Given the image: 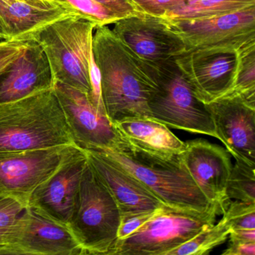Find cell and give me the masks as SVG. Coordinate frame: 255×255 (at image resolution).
I'll list each match as a JSON object with an SVG mask.
<instances>
[{"label": "cell", "instance_id": "cell-16", "mask_svg": "<svg viewBox=\"0 0 255 255\" xmlns=\"http://www.w3.org/2000/svg\"><path fill=\"white\" fill-rule=\"evenodd\" d=\"M181 158L204 196L211 204H219L225 210L230 203L226 190L233 166L231 153L199 138L186 142Z\"/></svg>", "mask_w": 255, "mask_h": 255}, {"label": "cell", "instance_id": "cell-20", "mask_svg": "<svg viewBox=\"0 0 255 255\" xmlns=\"http://www.w3.org/2000/svg\"><path fill=\"white\" fill-rule=\"evenodd\" d=\"M113 125L129 142L159 156H177L186 148V143L176 136L168 127L150 119H125Z\"/></svg>", "mask_w": 255, "mask_h": 255}, {"label": "cell", "instance_id": "cell-28", "mask_svg": "<svg viewBox=\"0 0 255 255\" xmlns=\"http://www.w3.org/2000/svg\"><path fill=\"white\" fill-rule=\"evenodd\" d=\"M159 208L149 210V211L122 216L120 226L118 231L117 240H125L129 236L135 234L141 227L144 226L151 218L154 216Z\"/></svg>", "mask_w": 255, "mask_h": 255}, {"label": "cell", "instance_id": "cell-4", "mask_svg": "<svg viewBox=\"0 0 255 255\" xmlns=\"http://www.w3.org/2000/svg\"><path fill=\"white\" fill-rule=\"evenodd\" d=\"M96 26L70 14L41 29L34 37L50 63L55 83H63L89 95L92 39Z\"/></svg>", "mask_w": 255, "mask_h": 255}, {"label": "cell", "instance_id": "cell-17", "mask_svg": "<svg viewBox=\"0 0 255 255\" xmlns=\"http://www.w3.org/2000/svg\"><path fill=\"white\" fill-rule=\"evenodd\" d=\"M55 82L42 47L31 40L23 53L0 74V104L53 89Z\"/></svg>", "mask_w": 255, "mask_h": 255}, {"label": "cell", "instance_id": "cell-12", "mask_svg": "<svg viewBox=\"0 0 255 255\" xmlns=\"http://www.w3.org/2000/svg\"><path fill=\"white\" fill-rule=\"evenodd\" d=\"M238 50H189L175 58V62L197 98L208 104L232 92Z\"/></svg>", "mask_w": 255, "mask_h": 255}, {"label": "cell", "instance_id": "cell-7", "mask_svg": "<svg viewBox=\"0 0 255 255\" xmlns=\"http://www.w3.org/2000/svg\"><path fill=\"white\" fill-rule=\"evenodd\" d=\"M225 210L219 205L204 213L163 206L135 234L117 240L109 255H167L214 225Z\"/></svg>", "mask_w": 255, "mask_h": 255}, {"label": "cell", "instance_id": "cell-14", "mask_svg": "<svg viewBox=\"0 0 255 255\" xmlns=\"http://www.w3.org/2000/svg\"><path fill=\"white\" fill-rule=\"evenodd\" d=\"M87 162L86 151L77 146L56 172L34 191L27 207L55 222L68 225Z\"/></svg>", "mask_w": 255, "mask_h": 255}, {"label": "cell", "instance_id": "cell-19", "mask_svg": "<svg viewBox=\"0 0 255 255\" xmlns=\"http://www.w3.org/2000/svg\"><path fill=\"white\" fill-rule=\"evenodd\" d=\"M70 14L52 0H0V18L8 40H33L41 29Z\"/></svg>", "mask_w": 255, "mask_h": 255}, {"label": "cell", "instance_id": "cell-1", "mask_svg": "<svg viewBox=\"0 0 255 255\" xmlns=\"http://www.w3.org/2000/svg\"><path fill=\"white\" fill-rule=\"evenodd\" d=\"M92 50L109 120L114 125L125 119H148L147 103L156 86L150 64L137 57L107 26L96 28Z\"/></svg>", "mask_w": 255, "mask_h": 255}, {"label": "cell", "instance_id": "cell-22", "mask_svg": "<svg viewBox=\"0 0 255 255\" xmlns=\"http://www.w3.org/2000/svg\"><path fill=\"white\" fill-rule=\"evenodd\" d=\"M231 228L226 219L200 231L190 240L168 252L167 255H207L213 249L225 243L229 237Z\"/></svg>", "mask_w": 255, "mask_h": 255}, {"label": "cell", "instance_id": "cell-27", "mask_svg": "<svg viewBox=\"0 0 255 255\" xmlns=\"http://www.w3.org/2000/svg\"><path fill=\"white\" fill-rule=\"evenodd\" d=\"M26 206L14 198L0 197V244Z\"/></svg>", "mask_w": 255, "mask_h": 255}, {"label": "cell", "instance_id": "cell-2", "mask_svg": "<svg viewBox=\"0 0 255 255\" xmlns=\"http://www.w3.org/2000/svg\"><path fill=\"white\" fill-rule=\"evenodd\" d=\"M92 150L104 153L132 174L167 207L204 213L219 205L211 204L200 190L181 154L159 156L134 145L123 135L113 148Z\"/></svg>", "mask_w": 255, "mask_h": 255}, {"label": "cell", "instance_id": "cell-6", "mask_svg": "<svg viewBox=\"0 0 255 255\" xmlns=\"http://www.w3.org/2000/svg\"><path fill=\"white\" fill-rule=\"evenodd\" d=\"M121 219L119 206L88 162L68 224L85 255H109L117 241Z\"/></svg>", "mask_w": 255, "mask_h": 255}, {"label": "cell", "instance_id": "cell-21", "mask_svg": "<svg viewBox=\"0 0 255 255\" xmlns=\"http://www.w3.org/2000/svg\"><path fill=\"white\" fill-rule=\"evenodd\" d=\"M255 6V0H184L167 11L166 21L204 20Z\"/></svg>", "mask_w": 255, "mask_h": 255}, {"label": "cell", "instance_id": "cell-13", "mask_svg": "<svg viewBox=\"0 0 255 255\" xmlns=\"http://www.w3.org/2000/svg\"><path fill=\"white\" fill-rule=\"evenodd\" d=\"M113 31L137 57L148 63L171 60L187 51L180 35L161 17L145 14L125 17L114 23Z\"/></svg>", "mask_w": 255, "mask_h": 255}, {"label": "cell", "instance_id": "cell-33", "mask_svg": "<svg viewBox=\"0 0 255 255\" xmlns=\"http://www.w3.org/2000/svg\"><path fill=\"white\" fill-rule=\"evenodd\" d=\"M229 237L231 242L255 243V229L231 230Z\"/></svg>", "mask_w": 255, "mask_h": 255}, {"label": "cell", "instance_id": "cell-15", "mask_svg": "<svg viewBox=\"0 0 255 255\" xmlns=\"http://www.w3.org/2000/svg\"><path fill=\"white\" fill-rule=\"evenodd\" d=\"M220 140L235 159L255 166V106L237 95L207 104Z\"/></svg>", "mask_w": 255, "mask_h": 255}, {"label": "cell", "instance_id": "cell-29", "mask_svg": "<svg viewBox=\"0 0 255 255\" xmlns=\"http://www.w3.org/2000/svg\"><path fill=\"white\" fill-rule=\"evenodd\" d=\"M141 14L162 17L168 10L184 0H130Z\"/></svg>", "mask_w": 255, "mask_h": 255}, {"label": "cell", "instance_id": "cell-23", "mask_svg": "<svg viewBox=\"0 0 255 255\" xmlns=\"http://www.w3.org/2000/svg\"><path fill=\"white\" fill-rule=\"evenodd\" d=\"M230 94L238 95L255 106V42L237 51L235 83Z\"/></svg>", "mask_w": 255, "mask_h": 255}, {"label": "cell", "instance_id": "cell-26", "mask_svg": "<svg viewBox=\"0 0 255 255\" xmlns=\"http://www.w3.org/2000/svg\"><path fill=\"white\" fill-rule=\"evenodd\" d=\"M222 215L231 230L255 229V203L230 202Z\"/></svg>", "mask_w": 255, "mask_h": 255}, {"label": "cell", "instance_id": "cell-10", "mask_svg": "<svg viewBox=\"0 0 255 255\" xmlns=\"http://www.w3.org/2000/svg\"><path fill=\"white\" fill-rule=\"evenodd\" d=\"M168 22L184 41L187 51L238 50L255 42V6L213 18Z\"/></svg>", "mask_w": 255, "mask_h": 255}, {"label": "cell", "instance_id": "cell-5", "mask_svg": "<svg viewBox=\"0 0 255 255\" xmlns=\"http://www.w3.org/2000/svg\"><path fill=\"white\" fill-rule=\"evenodd\" d=\"M149 64L156 86L147 103L148 119L168 128L218 138L207 104L197 98L175 59Z\"/></svg>", "mask_w": 255, "mask_h": 255}, {"label": "cell", "instance_id": "cell-34", "mask_svg": "<svg viewBox=\"0 0 255 255\" xmlns=\"http://www.w3.org/2000/svg\"><path fill=\"white\" fill-rule=\"evenodd\" d=\"M0 39L8 40V33L1 18H0Z\"/></svg>", "mask_w": 255, "mask_h": 255}, {"label": "cell", "instance_id": "cell-9", "mask_svg": "<svg viewBox=\"0 0 255 255\" xmlns=\"http://www.w3.org/2000/svg\"><path fill=\"white\" fill-rule=\"evenodd\" d=\"M76 147L0 152V197L14 198L27 207L34 191L56 172Z\"/></svg>", "mask_w": 255, "mask_h": 255}, {"label": "cell", "instance_id": "cell-11", "mask_svg": "<svg viewBox=\"0 0 255 255\" xmlns=\"http://www.w3.org/2000/svg\"><path fill=\"white\" fill-rule=\"evenodd\" d=\"M53 89L77 147L108 149L120 142L122 135L108 117L95 108L87 93L58 82Z\"/></svg>", "mask_w": 255, "mask_h": 255}, {"label": "cell", "instance_id": "cell-32", "mask_svg": "<svg viewBox=\"0 0 255 255\" xmlns=\"http://www.w3.org/2000/svg\"><path fill=\"white\" fill-rule=\"evenodd\" d=\"M222 255H255V243H239L231 242Z\"/></svg>", "mask_w": 255, "mask_h": 255}, {"label": "cell", "instance_id": "cell-31", "mask_svg": "<svg viewBox=\"0 0 255 255\" xmlns=\"http://www.w3.org/2000/svg\"><path fill=\"white\" fill-rule=\"evenodd\" d=\"M97 2L104 5L111 10L120 19L141 14L130 0H96Z\"/></svg>", "mask_w": 255, "mask_h": 255}, {"label": "cell", "instance_id": "cell-3", "mask_svg": "<svg viewBox=\"0 0 255 255\" xmlns=\"http://www.w3.org/2000/svg\"><path fill=\"white\" fill-rule=\"evenodd\" d=\"M54 89L0 104V152L73 145Z\"/></svg>", "mask_w": 255, "mask_h": 255}, {"label": "cell", "instance_id": "cell-24", "mask_svg": "<svg viewBox=\"0 0 255 255\" xmlns=\"http://www.w3.org/2000/svg\"><path fill=\"white\" fill-rule=\"evenodd\" d=\"M235 160L227 186V198L228 201L255 203V166L240 159Z\"/></svg>", "mask_w": 255, "mask_h": 255}, {"label": "cell", "instance_id": "cell-8", "mask_svg": "<svg viewBox=\"0 0 255 255\" xmlns=\"http://www.w3.org/2000/svg\"><path fill=\"white\" fill-rule=\"evenodd\" d=\"M85 255L68 225L26 207L0 244V255Z\"/></svg>", "mask_w": 255, "mask_h": 255}, {"label": "cell", "instance_id": "cell-18", "mask_svg": "<svg viewBox=\"0 0 255 255\" xmlns=\"http://www.w3.org/2000/svg\"><path fill=\"white\" fill-rule=\"evenodd\" d=\"M84 150L89 165L114 198L122 216L165 206L132 174L104 153L92 149Z\"/></svg>", "mask_w": 255, "mask_h": 255}, {"label": "cell", "instance_id": "cell-25", "mask_svg": "<svg viewBox=\"0 0 255 255\" xmlns=\"http://www.w3.org/2000/svg\"><path fill=\"white\" fill-rule=\"evenodd\" d=\"M71 14L92 22L97 27L114 24L121 20L114 12L96 0H52Z\"/></svg>", "mask_w": 255, "mask_h": 255}, {"label": "cell", "instance_id": "cell-30", "mask_svg": "<svg viewBox=\"0 0 255 255\" xmlns=\"http://www.w3.org/2000/svg\"><path fill=\"white\" fill-rule=\"evenodd\" d=\"M29 41L15 40L0 41V74L23 53Z\"/></svg>", "mask_w": 255, "mask_h": 255}]
</instances>
